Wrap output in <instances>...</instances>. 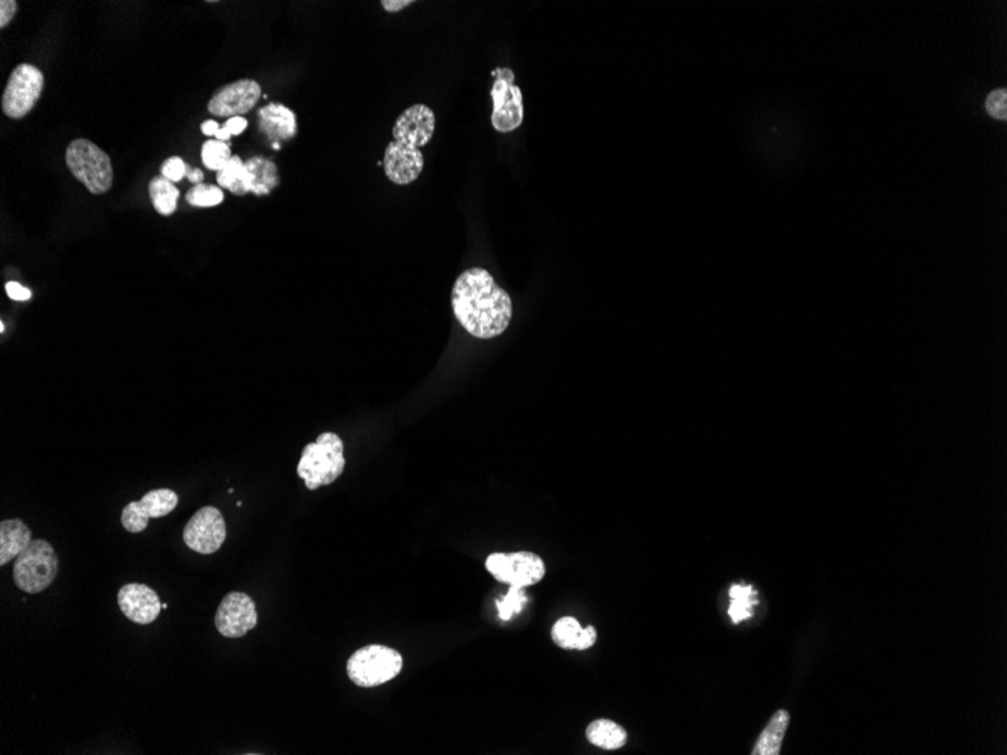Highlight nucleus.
<instances>
[{"mask_svg":"<svg viewBox=\"0 0 1007 755\" xmlns=\"http://www.w3.org/2000/svg\"><path fill=\"white\" fill-rule=\"evenodd\" d=\"M59 561L48 541L32 540L14 562V582L27 594H38L53 584Z\"/></svg>","mask_w":1007,"mask_h":755,"instance_id":"obj_6","label":"nucleus"},{"mask_svg":"<svg viewBox=\"0 0 1007 755\" xmlns=\"http://www.w3.org/2000/svg\"><path fill=\"white\" fill-rule=\"evenodd\" d=\"M186 201L199 208L216 207L223 201V192L219 186L197 185L186 194Z\"/></svg>","mask_w":1007,"mask_h":755,"instance_id":"obj_26","label":"nucleus"},{"mask_svg":"<svg viewBox=\"0 0 1007 755\" xmlns=\"http://www.w3.org/2000/svg\"><path fill=\"white\" fill-rule=\"evenodd\" d=\"M451 305L457 322L472 336L490 339L510 326L511 297L499 287L489 271L474 267L463 271L451 292Z\"/></svg>","mask_w":1007,"mask_h":755,"instance_id":"obj_1","label":"nucleus"},{"mask_svg":"<svg viewBox=\"0 0 1007 755\" xmlns=\"http://www.w3.org/2000/svg\"><path fill=\"white\" fill-rule=\"evenodd\" d=\"M588 742L606 751H616L627 742V729L611 719H596L587 727Z\"/></svg>","mask_w":1007,"mask_h":755,"instance_id":"obj_19","label":"nucleus"},{"mask_svg":"<svg viewBox=\"0 0 1007 755\" xmlns=\"http://www.w3.org/2000/svg\"><path fill=\"white\" fill-rule=\"evenodd\" d=\"M553 643L562 650H578L584 652L593 647L597 640L596 629L593 626L583 629L578 620L573 617H562L557 620L551 631Z\"/></svg>","mask_w":1007,"mask_h":755,"instance_id":"obj_16","label":"nucleus"},{"mask_svg":"<svg viewBox=\"0 0 1007 755\" xmlns=\"http://www.w3.org/2000/svg\"><path fill=\"white\" fill-rule=\"evenodd\" d=\"M258 614L255 601L245 592H228L223 597L215 624L220 635L225 638H241L257 626Z\"/></svg>","mask_w":1007,"mask_h":755,"instance_id":"obj_11","label":"nucleus"},{"mask_svg":"<svg viewBox=\"0 0 1007 755\" xmlns=\"http://www.w3.org/2000/svg\"><path fill=\"white\" fill-rule=\"evenodd\" d=\"M148 192H150L151 202L155 206V210L159 215L171 216L176 213L180 190L177 189V186H174L172 181L166 180L162 175L155 176L150 181Z\"/></svg>","mask_w":1007,"mask_h":755,"instance_id":"obj_21","label":"nucleus"},{"mask_svg":"<svg viewBox=\"0 0 1007 755\" xmlns=\"http://www.w3.org/2000/svg\"><path fill=\"white\" fill-rule=\"evenodd\" d=\"M789 713L786 712V710H778V712L774 713V717L771 718V721L767 724L766 728L763 729V733L760 734L759 740L755 743V750H753L751 754H780L781 743H783V739H785L786 729H787V726H789Z\"/></svg>","mask_w":1007,"mask_h":755,"instance_id":"obj_20","label":"nucleus"},{"mask_svg":"<svg viewBox=\"0 0 1007 755\" xmlns=\"http://www.w3.org/2000/svg\"><path fill=\"white\" fill-rule=\"evenodd\" d=\"M186 176H187L190 183L195 186L202 185V180H204V174H202V171L197 168H190L189 165H187V175Z\"/></svg>","mask_w":1007,"mask_h":755,"instance_id":"obj_33","label":"nucleus"},{"mask_svg":"<svg viewBox=\"0 0 1007 755\" xmlns=\"http://www.w3.org/2000/svg\"><path fill=\"white\" fill-rule=\"evenodd\" d=\"M248 172L249 194L257 197L271 195L279 186V174L273 160L264 155H253L245 162Z\"/></svg>","mask_w":1007,"mask_h":755,"instance_id":"obj_18","label":"nucleus"},{"mask_svg":"<svg viewBox=\"0 0 1007 755\" xmlns=\"http://www.w3.org/2000/svg\"><path fill=\"white\" fill-rule=\"evenodd\" d=\"M262 86L251 79L222 86L209 101V112L223 118H234L248 113L262 99Z\"/></svg>","mask_w":1007,"mask_h":755,"instance_id":"obj_13","label":"nucleus"},{"mask_svg":"<svg viewBox=\"0 0 1007 755\" xmlns=\"http://www.w3.org/2000/svg\"><path fill=\"white\" fill-rule=\"evenodd\" d=\"M258 129L273 142V145H279L296 136V115L284 104H267L258 111Z\"/></svg>","mask_w":1007,"mask_h":755,"instance_id":"obj_15","label":"nucleus"},{"mask_svg":"<svg viewBox=\"0 0 1007 755\" xmlns=\"http://www.w3.org/2000/svg\"><path fill=\"white\" fill-rule=\"evenodd\" d=\"M215 138L218 139V141L227 142L231 139V133H230V132H228L225 127H220V130H219L218 133H216Z\"/></svg>","mask_w":1007,"mask_h":755,"instance_id":"obj_35","label":"nucleus"},{"mask_svg":"<svg viewBox=\"0 0 1007 755\" xmlns=\"http://www.w3.org/2000/svg\"><path fill=\"white\" fill-rule=\"evenodd\" d=\"M381 8L388 13H399L402 9L413 5V0H381Z\"/></svg>","mask_w":1007,"mask_h":755,"instance_id":"obj_32","label":"nucleus"},{"mask_svg":"<svg viewBox=\"0 0 1007 755\" xmlns=\"http://www.w3.org/2000/svg\"><path fill=\"white\" fill-rule=\"evenodd\" d=\"M121 612L136 624H151L159 617L162 603L153 588L144 584H127L118 591Z\"/></svg>","mask_w":1007,"mask_h":755,"instance_id":"obj_14","label":"nucleus"},{"mask_svg":"<svg viewBox=\"0 0 1007 755\" xmlns=\"http://www.w3.org/2000/svg\"><path fill=\"white\" fill-rule=\"evenodd\" d=\"M528 596L525 590L520 587H515L510 585V590L507 591L506 596L502 599H498L497 608L498 614L501 618L502 622H509L515 614H520L523 608L527 605Z\"/></svg>","mask_w":1007,"mask_h":755,"instance_id":"obj_25","label":"nucleus"},{"mask_svg":"<svg viewBox=\"0 0 1007 755\" xmlns=\"http://www.w3.org/2000/svg\"><path fill=\"white\" fill-rule=\"evenodd\" d=\"M201 157L202 164L206 165L207 169L220 171L232 157L231 146L228 145L227 142L210 139L202 145Z\"/></svg>","mask_w":1007,"mask_h":755,"instance_id":"obj_24","label":"nucleus"},{"mask_svg":"<svg viewBox=\"0 0 1007 755\" xmlns=\"http://www.w3.org/2000/svg\"><path fill=\"white\" fill-rule=\"evenodd\" d=\"M187 175V165L181 157H171L162 166V176L172 183H178Z\"/></svg>","mask_w":1007,"mask_h":755,"instance_id":"obj_28","label":"nucleus"},{"mask_svg":"<svg viewBox=\"0 0 1007 755\" xmlns=\"http://www.w3.org/2000/svg\"><path fill=\"white\" fill-rule=\"evenodd\" d=\"M201 130L202 133L206 134V136H216V133H218L219 130H220V127H219V124L218 122H216V121L210 120L206 121V122L201 125Z\"/></svg>","mask_w":1007,"mask_h":755,"instance_id":"obj_34","label":"nucleus"},{"mask_svg":"<svg viewBox=\"0 0 1007 755\" xmlns=\"http://www.w3.org/2000/svg\"><path fill=\"white\" fill-rule=\"evenodd\" d=\"M985 109L991 116L997 120L1007 118V90L1004 88L995 90L986 97Z\"/></svg>","mask_w":1007,"mask_h":755,"instance_id":"obj_27","label":"nucleus"},{"mask_svg":"<svg viewBox=\"0 0 1007 755\" xmlns=\"http://www.w3.org/2000/svg\"><path fill=\"white\" fill-rule=\"evenodd\" d=\"M44 90V76L35 65L20 64L9 76L2 95L5 115L25 118L35 108Z\"/></svg>","mask_w":1007,"mask_h":755,"instance_id":"obj_9","label":"nucleus"},{"mask_svg":"<svg viewBox=\"0 0 1007 755\" xmlns=\"http://www.w3.org/2000/svg\"><path fill=\"white\" fill-rule=\"evenodd\" d=\"M17 13V2L14 0H2L0 2V27L5 29L13 22L14 16Z\"/></svg>","mask_w":1007,"mask_h":755,"instance_id":"obj_29","label":"nucleus"},{"mask_svg":"<svg viewBox=\"0 0 1007 755\" xmlns=\"http://www.w3.org/2000/svg\"><path fill=\"white\" fill-rule=\"evenodd\" d=\"M178 505V494L171 489L151 490L141 499L124 506L121 524L130 534L145 531L148 520L171 515Z\"/></svg>","mask_w":1007,"mask_h":755,"instance_id":"obj_12","label":"nucleus"},{"mask_svg":"<svg viewBox=\"0 0 1007 755\" xmlns=\"http://www.w3.org/2000/svg\"><path fill=\"white\" fill-rule=\"evenodd\" d=\"M70 172L92 195L106 194L113 185V168L109 155L88 139L70 142L65 153Z\"/></svg>","mask_w":1007,"mask_h":755,"instance_id":"obj_4","label":"nucleus"},{"mask_svg":"<svg viewBox=\"0 0 1007 755\" xmlns=\"http://www.w3.org/2000/svg\"><path fill=\"white\" fill-rule=\"evenodd\" d=\"M403 670V656L394 648L371 643L353 653L348 661V675L356 686L376 687L397 677Z\"/></svg>","mask_w":1007,"mask_h":755,"instance_id":"obj_5","label":"nucleus"},{"mask_svg":"<svg viewBox=\"0 0 1007 755\" xmlns=\"http://www.w3.org/2000/svg\"><path fill=\"white\" fill-rule=\"evenodd\" d=\"M346 468L344 443L338 434L323 433L314 443L302 451L297 475L305 481L306 489L317 490L338 480Z\"/></svg>","mask_w":1007,"mask_h":755,"instance_id":"obj_3","label":"nucleus"},{"mask_svg":"<svg viewBox=\"0 0 1007 755\" xmlns=\"http://www.w3.org/2000/svg\"><path fill=\"white\" fill-rule=\"evenodd\" d=\"M495 83H493L492 95L493 129L499 133H511L518 130L523 122V99L522 90L515 85V73L511 69H497L493 71Z\"/></svg>","mask_w":1007,"mask_h":755,"instance_id":"obj_7","label":"nucleus"},{"mask_svg":"<svg viewBox=\"0 0 1007 755\" xmlns=\"http://www.w3.org/2000/svg\"><path fill=\"white\" fill-rule=\"evenodd\" d=\"M5 290L8 292L9 299H13V301L25 302L29 301L30 297H32L30 290H27V287H23V285H20L18 282H14V281L6 282Z\"/></svg>","mask_w":1007,"mask_h":755,"instance_id":"obj_30","label":"nucleus"},{"mask_svg":"<svg viewBox=\"0 0 1007 755\" xmlns=\"http://www.w3.org/2000/svg\"><path fill=\"white\" fill-rule=\"evenodd\" d=\"M729 615L734 624L745 622L753 615L755 606L759 603L757 592L751 585H732L730 587Z\"/></svg>","mask_w":1007,"mask_h":755,"instance_id":"obj_23","label":"nucleus"},{"mask_svg":"<svg viewBox=\"0 0 1007 755\" xmlns=\"http://www.w3.org/2000/svg\"><path fill=\"white\" fill-rule=\"evenodd\" d=\"M436 116L427 104L416 103L406 109L392 127L394 141L386 146L383 171L397 186L412 185L424 169L420 148L434 139Z\"/></svg>","mask_w":1007,"mask_h":755,"instance_id":"obj_2","label":"nucleus"},{"mask_svg":"<svg viewBox=\"0 0 1007 755\" xmlns=\"http://www.w3.org/2000/svg\"><path fill=\"white\" fill-rule=\"evenodd\" d=\"M486 569L502 584L527 588L545 578L546 567L539 555L520 550L513 554H492L486 559Z\"/></svg>","mask_w":1007,"mask_h":755,"instance_id":"obj_8","label":"nucleus"},{"mask_svg":"<svg viewBox=\"0 0 1007 755\" xmlns=\"http://www.w3.org/2000/svg\"><path fill=\"white\" fill-rule=\"evenodd\" d=\"M216 180L219 187L228 189L231 194L239 197L249 194L248 172H246L245 162L239 155H232L231 159L228 160V164L218 171Z\"/></svg>","mask_w":1007,"mask_h":755,"instance_id":"obj_22","label":"nucleus"},{"mask_svg":"<svg viewBox=\"0 0 1007 755\" xmlns=\"http://www.w3.org/2000/svg\"><path fill=\"white\" fill-rule=\"evenodd\" d=\"M223 127L231 133V136H239V134L243 133L246 127H248V121H246L243 116H234V118H230V120L223 124Z\"/></svg>","mask_w":1007,"mask_h":755,"instance_id":"obj_31","label":"nucleus"},{"mask_svg":"<svg viewBox=\"0 0 1007 755\" xmlns=\"http://www.w3.org/2000/svg\"><path fill=\"white\" fill-rule=\"evenodd\" d=\"M183 540L193 552L211 555L227 540V524L222 513L215 506H202L186 524Z\"/></svg>","mask_w":1007,"mask_h":755,"instance_id":"obj_10","label":"nucleus"},{"mask_svg":"<svg viewBox=\"0 0 1007 755\" xmlns=\"http://www.w3.org/2000/svg\"><path fill=\"white\" fill-rule=\"evenodd\" d=\"M162 608H164V610H167V603H162Z\"/></svg>","mask_w":1007,"mask_h":755,"instance_id":"obj_36","label":"nucleus"},{"mask_svg":"<svg viewBox=\"0 0 1007 755\" xmlns=\"http://www.w3.org/2000/svg\"><path fill=\"white\" fill-rule=\"evenodd\" d=\"M32 541V532L20 519L0 522V566L17 558Z\"/></svg>","mask_w":1007,"mask_h":755,"instance_id":"obj_17","label":"nucleus"}]
</instances>
